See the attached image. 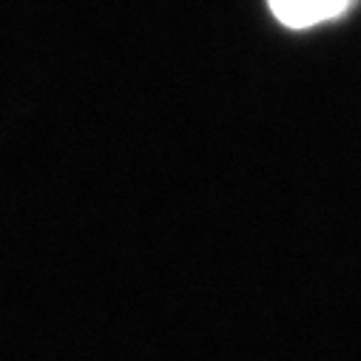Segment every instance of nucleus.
<instances>
[{
    "instance_id": "1",
    "label": "nucleus",
    "mask_w": 361,
    "mask_h": 361,
    "mask_svg": "<svg viewBox=\"0 0 361 361\" xmlns=\"http://www.w3.org/2000/svg\"><path fill=\"white\" fill-rule=\"evenodd\" d=\"M267 4H270V12L285 26L307 29L324 20H336L353 6V0H267Z\"/></svg>"
}]
</instances>
